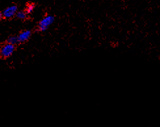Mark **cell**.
Wrapping results in <instances>:
<instances>
[{
    "instance_id": "1",
    "label": "cell",
    "mask_w": 160,
    "mask_h": 127,
    "mask_svg": "<svg viewBox=\"0 0 160 127\" xmlns=\"http://www.w3.org/2000/svg\"><path fill=\"white\" fill-rule=\"evenodd\" d=\"M54 21V17L51 15H45L42 19L39 21L36 27V30L40 33L46 31L49 26H51Z\"/></svg>"
},
{
    "instance_id": "2",
    "label": "cell",
    "mask_w": 160,
    "mask_h": 127,
    "mask_svg": "<svg viewBox=\"0 0 160 127\" xmlns=\"http://www.w3.org/2000/svg\"><path fill=\"white\" fill-rule=\"evenodd\" d=\"M15 46L6 42L0 48V57L2 59H7L10 57L15 52Z\"/></svg>"
},
{
    "instance_id": "3",
    "label": "cell",
    "mask_w": 160,
    "mask_h": 127,
    "mask_svg": "<svg viewBox=\"0 0 160 127\" xmlns=\"http://www.w3.org/2000/svg\"><path fill=\"white\" fill-rule=\"evenodd\" d=\"M18 11V7L17 5H11L6 7L2 13V17L4 19H11L14 18Z\"/></svg>"
},
{
    "instance_id": "4",
    "label": "cell",
    "mask_w": 160,
    "mask_h": 127,
    "mask_svg": "<svg viewBox=\"0 0 160 127\" xmlns=\"http://www.w3.org/2000/svg\"><path fill=\"white\" fill-rule=\"evenodd\" d=\"M32 36V31L30 30H22L17 36L18 40H19V44H24L26 42H28Z\"/></svg>"
},
{
    "instance_id": "5",
    "label": "cell",
    "mask_w": 160,
    "mask_h": 127,
    "mask_svg": "<svg viewBox=\"0 0 160 127\" xmlns=\"http://www.w3.org/2000/svg\"><path fill=\"white\" fill-rule=\"evenodd\" d=\"M35 8V4L33 2H28L26 3V7H25V12L27 13L28 15L31 14L34 11Z\"/></svg>"
},
{
    "instance_id": "6",
    "label": "cell",
    "mask_w": 160,
    "mask_h": 127,
    "mask_svg": "<svg viewBox=\"0 0 160 127\" xmlns=\"http://www.w3.org/2000/svg\"><path fill=\"white\" fill-rule=\"evenodd\" d=\"M28 15L27 14L24 10H22V11H18L17 12V14H16L15 17L17 18V19H19L21 21H25L28 19Z\"/></svg>"
},
{
    "instance_id": "7",
    "label": "cell",
    "mask_w": 160,
    "mask_h": 127,
    "mask_svg": "<svg viewBox=\"0 0 160 127\" xmlns=\"http://www.w3.org/2000/svg\"><path fill=\"white\" fill-rule=\"evenodd\" d=\"M7 43L10 44L11 45H13V46H17V45L19 44V40H18L17 36H11L9 37L7 40Z\"/></svg>"
},
{
    "instance_id": "8",
    "label": "cell",
    "mask_w": 160,
    "mask_h": 127,
    "mask_svg": "<svg viewBox=\"0 0 160 127\" xmlns=\"http://www.w3.org/2000/svg\"><path fill=\"white\" fill-rule=\"evenodd\" d=\"M2 19H3V17H2V12H0V21H1Z\"/></svg>"
}]
</instances>
